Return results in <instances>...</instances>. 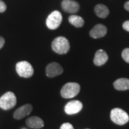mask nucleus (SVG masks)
I'll return each mask as SVG.
<instances>
[{
  "label": "nucleus",
  "mask_w": 129,
  "mask_h": 129,
  "mask_svg": "<svg viewBox=\"0 0 129 129\" xmlns=\"http://www.w3.org/2000/svg\"><path fill=\"white\" fill-rule=\"evenodd\" d=\"M108 56L105 51L99 50L96 51L94 58V63L96 66H102L107 62Z\"/></svg>",
  "instance_id": "nucleus-13"
},
{
  "label": "nucleus",
  "mask_w": 129,
  "mask_h": 129,
  "mask_svg": "<svg viewBox=\"0 0 129 129\" xmlns=\"http://www.w3.org/2000/svg\"><path fill=\"white\" fill-rule=\"evenodd\" d=\"M16 69L19 76L23 78H29L33 75L34 72L31 64L27 61L19 62L16 64Z\"/></svg>",
  "instance_id": "nucleus-3"
},
{
  "label": "nucleus",
  "mask_w": 129,
  "mask_h": 129,
  "mask_svg": "<svg viewBox=\"0 0 129 129\" xmlns=\"http://www.w3.org/2000/svg\"><path fill=\"white\" fill-rule=\"evenodd\" d=\"M114 86L118 90H126L129 89V79L119 78L114 83Z\"/></svg>",
  "instance_id": "nucleus-15"
},
{
  "label": "nucleus",
  "mask_w": 129,
  "mask_h": 129,
  "mask_svg": "<svg viewBox=\"0 0 129 129\" xmlns=\"http://www.w3.org/2000/svg\"><path fill=\"white\" fill-rule=\"evenodd\" d=\"M63 72L62 66L57 62L50 63L46 67V75L50 78L60 75Z\"/></svg>",
  "instance_id": "nucleus-7"
},
{
  "label": "nucleus",
  "mask_w": 129,
  "mask_h": 129,
  "mask_svg": "<svg viewBox=\"0 0 129 129\" xmlns=\"http://www.w3.org/2000/svg\"><path fill=\"white\" fill-rule=\"evenodd\" d=\"M23 129H25V128H23Z\"/></svg>",
  "instance_id": "nucleus-24"
},
{
  "label": "nucleus",
  "mask_w": 129,
  "mask_h": 129,
  "mask_svg": "<svg viewBox=\"0 0 129 129\" xmlns=\"http://www.w3.org/2000/svg\"><path fill=\"white\" fill-rule=\"evenodd\" d=\"M111 119L117 124L124 125L128 121L129 117L125 111L117 108L111 111Z\"/></svg>",
  "instance_id": "nucleus-5"
},
{
  "label": "nucleus",
  "mask_w": 129,
  "mask_h": 129,
  "mask_svg": "<svg viewBox=\"0 0 129 129\" xmlns=\"http://www.w3.org/2000/svg\"><path fill=\"white\" fill-rule=\"evenodd\" d=\"M124 8L127 11L129 12V1H127L124 4Z\"/></svg>",
  "instance_id": "nucleus-22"
},
{
  "label": "nucleus",
  "mask_w": 129,
  "mask_h": 129,
  "mask_svg": "<svg viewBox=\"0 0 129 129\" xmlns=\"http://www.w3.org/2000/svg\"><path fill=\"white\" fill-rule=\"evenodd\" d=\"M32 106L30 104H26L22 106L16 110L13 114V117L16 120H21L26 116L28 115L32 112Z\"/></svg>",
  "instance_id": "nucleus-10"
},
{
  "label": "nucleus",
  "mask_w": 129,
  "mask_h": 129,
  "mask_svg": "<svg viewBox=\"0 0 129 129\" xmlns=\"http://www.w3.org/2000/svg\"><path fill=\"white\" fill-rule=\"evenodd\" d=\"M122 57L125 62L129 63V48H125L122 52Z\"/></svg>",
  "instance_id": "nucleus-17"
},
{
  "label": "nucleus",
  "mask_w": 129,
  "mask_h": 129,
  "mask_svg": "<svg viewBox=\"0 0 129 129\" xmlns=\"http://www.w3.org/2000/svg\"><path fill=\"white\" fill-rule=\"evenodd\" d=\"M62 22V16L60 12L55 10L48 16L46 20V25L50 29H56L59 28Z\"/></svg>",
  "instance_id": "nucleus-6"
},
{
  "label": "nucleus",
  "mask_w": 129,
  "mask_h": 129,
  "mask_svg": "<svg viewBox=\"0 0 129 129\" xmlns=\"http://www.w3.org/2000/svg\"><path fill=\"white\" fill-rule=\"evenodd\" d=\"M86 129H89V128H86Z\"/></svg>",
  "instance_id": "nucleus-23"
},
{
  "label": "nucleus",
  "mask_w": 129,
  "mask_h": 129,
  "mask_svg": "<svg viewBox=\"0 0 129 129\" xmlns=\"http://www.w3.org/2000/svg\"><path fill=\"white\" fill-rule=\"evenodd\" d=\"M60 129H74V128L71 124L69 123V122H66L61 125Z\"/></svg>",
  "instance_id": "nucleus-18"
},
{
  "label": "nucleus",
  "mask_w": 129,
  "mask_h": 129,
  "mask_svg": "<svg viewBox=\"0 0 129 129\" xmlns=\"http://www.w3.org/2000/svg\"><path fill=\"white\" fill-rule=\"evenodd\" d=\"M7 6L3 1L0 0V13H3L6 10Z\"/></svg>",
  "instance_id": "nucleus-19"
},
{
  "label": "nucleus",
  "mask_w": 129,
  "mask_h": 129,
  "mask_svg": "<svg viewBox=\"0 0 129 129\" xmlns=\"http://www.w3.org/2000/svg\"><path fill=\"white\" fill-rule=\"evenodd\" d=\"M80 91V85L77 83H68L64 84L60 93L62 96L65 99H69L77 96Z\"/></svg>",
  "instance_id": "nucleus-2"
},
{
  "label": "nucleus",
  "mask_w": 129,
  "mask_h": 129,
  "mask_svg": "<svg viewBox=\"0 0 129 129\" xmlns=\"http://www.w3.org/2000/svg\"><path fill=\"white\" fill-rule=\"evenodd\" d=\"M53 50L59 54H66L70 49L69 41L65 37H59L53 40L51 44Z\"/></svg>",
  "instance_id": "nucleus-1"
},
{
  "label": "nucleus",
  "mask_w": 129,
  "mask_h": 129,
  "mask_svg": "<svg viewBox=\"0 0 129 129\" xmlns=\"http://www.w3.org/2000/svg\"><path fill=\"white\" fill-rule=\"evenodd\" d=\"M69 22L71 25L77 28H81L84 24V20L80 16L77 15H71L69 17Z\"/></svg>",
  "instance_id": "nucleus-16"
},
{
  "label": "nucleus",
  "mask_w": 129,
  "mask_h": 129,
  "mask_svg": "<svg viewBox=\"0 0 129 129\" xmlns=\"http://www.w3.org/2000/svg\"><path fill=\"white\" fill-rule=\"evenodd\" d=\"M17 99L12 91H8L0 98V108L4 110H9L16 105Z\"/></svg>",
  "instance_id": "nucleus-4"
},
{
  "label": "nucleus",
  "mask_w": 129,
  "mask_h": 129,
  "mask_svg": "<svg viewBox=\"0 0 129 129\" xmlns=\"http://www.w3.org/2000/svg\"><path fill=\"white\" fill-rule=\"evenodd\" d=\"M83 108V104L80 101L74 100L69 102L64 106V111L68 115H73L80 112Z\"/></svg>",
  "instance_id": "nucleus-8"
},
{
  "label": "nucleus",
  "mask_w": 129,
  "mask_h": 129,
  "mask_svg": "<svg viewBox=\"0 0 129 129\" xmlns=\"http://www.w3.org/2000/svg\"><path fill=\"white\" fill-rule=\"evenodd\" d=\"M62 7L64 12L75 13L80 9V5L77 1L73 0H63L62 3Z\"/></svg>",
  "instance_id": "nucleus-9"
},
{
  "label": "nucleus",
  "mask_w": 129,
  "mask_h": 129,
  "mask_svg": "<svg viewBox=\"0 0 129 129\" xmlns=\"http://www.w3.org/2000/svg\"><path fill=\"white\" fill-rule=\"evenodd\" d=\"M122 27H123L124 29L129 32V20L125 22L122 25Z\"/></svg>",
  "instance_id": "nucleus-20"
},
{
  "label": "nucleus",
  "mask_w": 129,
  "mask_h": 129,
  "mask_svg": "<svg viewBox=\"0 0 129 129\" xmlns=\"http://www.w3.org/2000/svg\"><path fill=\"white\" fill-rule=\"evenodd\" d=\"M26 123L28 127L32 128H41L44 127V121L37 116H33L28 118L26 121Z\"/></svg>",
  "instance_id": "nucleus-12"
},
{
  "label": "nucleus",
  "mask_w": 129,
  "mask_h": 129,
  "mask_svg": "<svg viewBox=\"0 0 129 129\" xmlns=\"http://www.w3.org/2000/svg\"><path fill=\"white\" fill-rule=\"evenodd\" d=\"M5 44V40L4 38H3L2 37H0V49L3 48V47L4 46Z\"/></svg>",
  "instance_id": "nucleus-21"
},
{
  "label": "nucleus",
  "mask_w": 129,
  "mask_h": 129,
  "mask_svg": "<svg viewBox=\"0 0 129 129\" xmlns=\"http://www.w3.org/2000/svg\"><path fill=\"white\" fill-rule=\"evenodd\" d=\"M107 33V29L102 24H98L90 30V35L93 38H99L104 37Z\"/></svg>",
  "instance_id": "nucleus-11"
},
{
  "label": "nucleus",
  "mask_w": 129,
  "mask_h": 129,
  "mask_svg": "<svg viewBox=\"0 0 129 129\" xmlns=\"http://www.w3.org/2000/svg\"><path fill=\"white\" fill-rule=\"evenodd\" d=\"M94 12L97 16L101 18L105 19L108 16L109 10L108 8L104 4H99L96 6L94 8Z\"/></svg>",
  "instance_id": "nucleus-14"
}]
</instances>
